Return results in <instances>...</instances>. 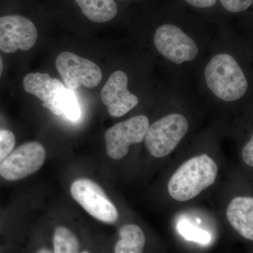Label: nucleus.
Segmentation results:
<instances>
[{
	"instance_id": "obj_1",
	"label": "nucleus",
	"mask_w": 253,
	"mask_h": 253,
	"mask_svg": "<svg viewBox=\"0 0 253 253\" xmlns=\"http://www.w3.org/2000/svg\"><path fill=\"white\" fill-rule=\"evenodd\" d=\"M217 170V165L208 155L191 158L181 165L169 179V194L181 202L194 199L214 184Z\"/></svg>"
},
{
	"instance_id": "obj_2",
	"label": "nucleus",
	"mask_w": 253,
	"mask_h": 253,
	"mask_svg": "<svg viewBox=\"0 0 253 253\" xmlns=\"http://www.w3.org/2000/svg\"><path fill=\"white\" fill-rule=\"evenodd\" d=\"M206 84L217 97L226 101L241 99L248 89V81L239 63L230 55H216L205 69Z\"/></svg>"
},
{
	"instance_id": "obj_3",
	"label": "nucleus",
	"mask_w": 253,
	"mask_h": 253,
	"mask_svg": "<svg viewBox=\"0 0 253 253\" xmlns=\"http://www.w3.org/2000/svg\"><path fill=\"white\" fill-rule=\"evenodd\" d=\"M188 129L189 123L184 116L177 113L168 115L149 126L145 144L154 157H166L175 149Z\"/></svg>"
},
{
	"instance_id": "obj_4",
	"label": "nucleus",
	"mask_w": 253,
	"mask_h": 253,
	"mask_svg": "<svg viewBox=\"0 0 253 253\" xmlns=\"http://www.w3.org/2000/svg\"><path fill=\"white\" fill-rule=\"evenodd\" d=\"M46 158L44 146L37 141L26 143L0 163V175L8 181H17L41 169Z\"/></svg>"
},
{
	"instance_id": "obj_5",
	"label": "nucleus",
	"mask_w": 253,
	"mask_h": 253,
	"mask_svg": "<svg viewBox=\"0 0 253 253\" xmlns=\"http://www.w3.org/2000/svg\"><path fill=\"white\" fill-rule=\"evenodd\" d=\"M56 67L68 89L97 86L102 80L101 68L92 61L69 51H63L56 58Z\"/></svg>"
},
{
	"instance_id": "obj_6",
	"label": "nucleus",
	"mask_w": 253,
	"mask_h": 253,
	"mask_svg": "<svg viewBox=\"0 0 253 253\" xmlns=\"http://www.w3.org/2000/svg\"><path fill=\"white\" fill-rule=\"evenodd\" d=\"M71 193L73 199L93 217L105 223L118 220V212L102 188L89 179H80L73 183Z\"/></svg>"
},
{
	"instance_id": "obj_7",
	"label": "nucleus",
	"mask_w": 253,
	"mask_h": 253,
	"mask_svg": "<svg viewBox=\"0 0 253 253\" xmlns=\"http://www.w3.org/2000/svg\"><path fill=\"white\" fill-rule=\"evenodd\" d=\"M149 126V118L137 116L111 126L105 133L108 156L115 160L122 159L128 154L130 145L144 140Z\"/></svg>"
},
{
	"instance_id": "obj_8",
	"label": "nucleus",
	"mask_w": 253,
	"mask_h": 253,
	"mask_svg": "<svg viewBox=\"0 0 253 253\" xmlns=\"http://www.w3.org/2000/svg\"><path fill=\"white\" fill-rule=\"evenodd\" d=\"M154 44L160 54L176 64L192 61L199 54L194 40L174 25L165 24L158 28L155 33Z\"/></svg>"
},
{
	"instance_id": "obj_9",
	"label": "nucleus",
	"mask_w": 253,
	"mask_h": 253,
	"mask_svg": "<svg viewBox=\"0 0 253 253\" xmlns=\"http://www.w3.org/2000/svg\"><path fill=\"white\" fill-rule=\"evenodd\" d=\"M38 31L31 20L20 15L0 17V49L5 53L28 51L36 44Z\"/></svg>"
},
{
	"instance_id": "obj_10",
	"label": "nucleus",
	"mask_w": 253,
	"mask_h": 253,
	"mask_svg": "<svg viewBox=\"0 0 253 253\" xmlns=\"http://www.w3.org/2000/svg\"><path fill=\"white\" fill-rule=\"evenodd\" d=\"M127 85L126 73L116 71L111 75L101 90V99L113 117L124 116L139 104V99L129 92Z\"/></svg>"
},
{
	"instance_id": "obj_11",
	"label": "nucleus",
	"mask_w": 253,
	"mask_h": 253,
	"mask_svg": "<svg viewBox=\"0 0 253 253\" xmlns=\"http://www.w3.org/2000/svg\"><path fill=\"white\" fill-rule=\"evenodd\" d=\"M23 83L26 92L41 100L44 107L56 116H62L60 105L67 88L59 80L47 73H32L26 75Z\"/></svg>"
},
{
	"instance_id": "obj_12",
	"label": "nucleus",
	"mask_w": 253,
	"mask_h": 253,
	"mask_svg": "<svg viewBox=\"0 0 253 253\" xmlns=\"http://www.w3.org/2000/svg\"><path fill=\"white\" fill-rule=\"evenodd\" d=\"M226 217L231 226L246 239L253 240V199L237 197L228 206Z\"/></svg>"
},
{
	"instance_id": "obj_13",
	"label": "nucleus",
	"mask_w": 253,
	"mask_h": 253,
	"mask_svg": "<svg viewBox=\"0 0 253 253\" xmlns=\"http://www.w3.org/2000/svg\"><path fill=\"white\" fill-rule=\"evenodd\" d=\"M82 12L95 23L111 21L118 14L117 4L114 0H75Z\"/></svg>"
},
{
	"instance_id": "obj_14",
	"label": "nucleus",
	"mask_w": 253,
	"mask_h": 253,
	"mask_svg": "<svg viewBox=\"0 0 253 253\" xmlns=\"http://www.w3.org/2000/svg\"><path fill=\"white\" fill-rule=\"evenodd\" d=\"M121 239L115 247L116 253H141L144 251L145 236L139 226L127 224L119 231Z\"/></svg>"
},
{
	"instance_id": "obj_15",
	"label": "nucleus",
	"mask_w": 253,
	"mask_h": 253,
	"mask_svg": "<svg viewBox=\"0 0 253 253\" xmlns=\"http://www.w3.org/2000/svg\"><path fill=\"white\" fill-rule=\"evenodd\" d=\"M54 253H79V241L73 234L64 226H59L56 229L54 235Z\"/></svg>"
},
{
	"instance_id": "obj_16",
	"label": "nucleus",
	"mask_w": 253,
	"mask_h": 253,
	"mask_svg": "<svg viewBox=\"0 0 253 253\" xmlns=\"http://www.w3.org/2000/svg\"><path fill=\"white\" fill-rule=\"evenodd\" d=\"M62 116L69 121L76 122L79 121L81 116V111L76 94L72 89H66L60 105Z\"/></svg>"
},
{
	"instance_id": "obj_17",
	"label": "nucleus",
	"mask_w": 253,
	"mask_h": 253,
	"mask_svg": "<svg viewBox=\"0 0 253 253\" xmlns=\"http://www.w3.org/2000/svg\"><path fill=\"white\" fill-rule=\"evenodd\" d=\"M177 229L181 235L189 241L202 244H207L211 241V236L208 231L196 227L185 219L178 223Z\"/></svg>"
},
{
	"instance_id": "obj_18",
	"label": "nucleus",
	"mask_w": 253,
	"mask_h": 253,
	"mask_svg": "<svg viewBox=\"0 0 253 253\" xmlns=\"http://www.w3.org/2000/svg\"><path fill=\"white\" fill-rule=\"evenodd\" d=\"M16 143L14 133L9 130H0V163L13 151Z\"/></svg>"
},
{
	"instance_id": "obj_19",
	"label": "nucleus",
	"mask_w": 253,
	"mask_h": 253,
	"mask_svg": "<svg viewBox=\"0 0 253 253\" xmlns=\"http://www.w3.org/2000/svg\"><path fill=\"white\" fill-rule=\"evenodd\" d=\"M223 7L232 13L241 12L249 9L253 0H219Z\"/></svg>"
},
{
	"instance_id": "obj_20",
	"label": "nucleus",
	"mask_w": 253,
	"mask_h": 253,
	"mask_svg": "<svg viewBox=\"0 0 253 253\" xmlns=\"http://www.w3.org/2000/svg\"><path fill=\"white\" fill-rule=\"evenodd\" d=\"M243 160L248 166H253V139L245 145L242 152Z\"/></svg>"
},
{
	"instance_id": "obj_21",
	"label": "nucleus",
	"mask_w": 253,
	"mask_h": 253,
	"mask_svg": "<svg viewBox=\"0 0 253 253\" xmlns=\"http://www.w3.org/2000/svg\"><path fill=\"white\" fill-rule=\"evenodd\" d=\"M191 6L198 8H209L214 6L217 0H185Z\"/></svg>"
},
{
	"instance_id": "obj_22",
	"label": "nucleus",
	"mask_w": 253,
	"mask_h": 253,
	"mask_svg": "<svg viewBox=\"0 0 253 253\" xmlns=\"http://www.w3.org/2000/svg\"><path fill=\"white\" fill-rule=\"evenodd\" d=\"M3 72V62L1 59V55H0V78L1 77Z\"/></svg>"
}]
</instances>
